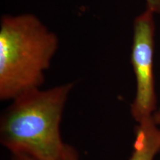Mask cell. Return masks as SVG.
<instances>
[{
	"mask_svg": "<svg viewBox=\"0 0 160 160\" xmlns=\"http://www.w3.org/2000/svg\"><path fill=\"white\" fill-rule=\"evenodd\" d=\"M73 82L33 90L12 100L0 121V142L13 153L34 160H65L72 146L65 144L60 123Z\"/></svg>",
	"mask_w": 160,
	"mask_h": 160,
	"instance_id": "6da1fadb",
	"label": "cell"
},
{
	"mask_svg": "<svg viewBox=\"0 0 160 160\" xmlns=\"http://www.w3.org/2000/svg\"><path fill=\"white\" fill-rule=\"evenodd\" d=\"M59 38L33 13L4 15L0 22V99L40 88Z\"/></svg>",
	"mask_w": 160,
	"mask_h": 160,
	"instance_id": "7a4b0ae2",
	"label": "cell"
},
{
	"mask_svg": "<svg viewBox=\"0 0 160 160\" xmlns=\"http://www.w3.org/2000/svg\"><path fill=\"white\" fill-rule=\"evenodd\" d=\"M154 14L146 8L133 22L131 59L137 81V92L131 112L137 123L153 117L157 106L153 75Z\"/></svg>",
	"mask_w": 160,
	"mask_h": 160,
	"instance_id": "3957f363",
	"label": "cell"
},
{
	"mask_svg": "<svg viewBox=\"0 0 160 160\" xmlns=\"http://www.w3.org/2000/svg\"><path fill=\"white\" fill-rule=\"evenodd\" d=\"M160 152V126L154 117L138 123L133 152L129 160H154Z\"/></svg>",
	"mask_w": 160,
	"mask_h": 160,
	"instance_id": "277c9868",
	"label": "cell"
},
{
	"mask_svg": "<svg viewBox=\"0 0 160 160\" xmlns=\"http://www.w3.org/2000/svg\"><path fill=\"white\" fill-rule=\"evenodd\" d=\"M11 160H34L32 158L28 157V156L24 154H20V153H13L11 154ZM65 160H81L77 151H76L74 148H72L70 151L67 159Z\"/></svg>",
	"mask_w": 160,
	"mask_h": 160,
	"instance_id": "5b68a950",
	"label": "cell"
},
{
	"mask_svg": "<svg viewBox=\"0 0 160 160\" xmlns=\"http://www.w3.org/2000/svg\"><path fill=\"white\" fill-rule=\"evenodd\" d=\"M147 8L154 13L160 14V0H145Z\"/></svg>",
	"mask_w": 160,
	"mask_h": 160,
	"instance_id": "8992f818",
	"label": "cell"
},
{
	"mask_svg": "<svg viewBox=\"0 0 160 160\" xmlns=\"http://www.w3.org/2000/svg\"><path fill=\"white\" fill-rule=\"evenodd\" d=\"M153 117H154L156 122H157L158 125L160 126V108H159V111L157 112V113H154V114H153Z\"/></svg>",
	"mask_w": 160,
	"mask_h": 160,
	"instance_id": "52a82bcc",
	"label": "cell"
}]
</instances>
